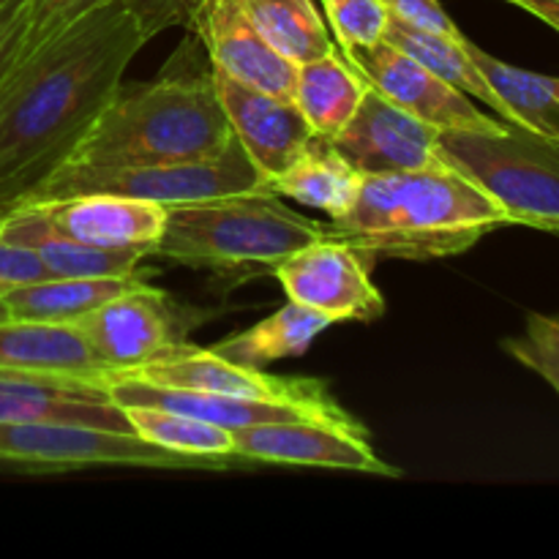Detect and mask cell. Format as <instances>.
Masks as SVG:
<instances>
[{
	"label": "cell",
	"instance_id": "obj_27",
	"mask_svg": "<svg viewBox=\"0 0 559 559\" xmlns=\"http://www.w3.org/2000/svg\"><path fill=\"white\" fill-rule=\"evenodd\" d=\"M243 9L267 44L295 66L338 52L331 27L311 0H243Z\"/></svg>",
	"mask_w": 559,
	"mask_h": 559
},
{
	"label": "cell",
	"instance_id": "obj_16",
	"mask_svg": "<svg viewBox=\"0 0 559 559\" xmlns=\"http://www.w3.org/2000/svg\"><path fill=\"white\" fill-rule=\"evenodd\" d=\"M0 424H71L131 431L126 413L109 399L104 377L0 374Z\"/></svg>",
	"mask_w": 559,
	"mask_h": 559
},
{
	"label": "cell",
	"instance_id": "obj_21",
	"mask_svg": "<svg viewBox=\"0 0 559 559\" xmlns=\"http://www.w3.org/2000/svg\"><path fill=\"white\" fill-rule=\"evenodd\" d=\"M147 284L142 273L131 276H80V278H41L22 284L3 295L14 320L38 322H76L96 311L107 300Z\"/></svg>",
	"mask_w": 559,
	"mask_h": 559
},
{
	"label": "cell",
	"instance_id": "obj_2",
	"mask_svg": "<svg viewBox=\"0 0 559 559\" xmlns=\"http://www.w3.org/2000/svg\"><path fill=\"white\" fill-rule=\"evenodd\" d=\"M233 136L213 71L164 74L136 85L120 82L69 156L14 205L66 200L91 180L123 169L211 158Z\"/></svg>",
	"mask_w": 559,
	"mask_h": 559
},
{
	"label": "cell",
	"instance_id": "obj_34",
	"mask_svg": "<svg viewBox=\"0 0 559 559\" xmlns=\"http://www.w3.org/2000/svg\"><path fill=\"white\" fill-rule=\"evenodd\" d=\"M31 0H5L0 5V76L14 63L27 27Z\"/></svg>",
	"mask_w": 559,
	"mask_h": 559
},
{
	"label": "cell",
	"instance_id": "obj_31",
	"mask_svg": "<svg viewBox=\"0 0 559 559\" xmlns=\"http://www.w3.org/2000/svg\"><path fill=\"white\" fill-rule=\"evenodd\" d=\"M140 25L142 36L151 41L153 36L164 33L167 27H189L200 0H120Z\"/></svg>",
	"mask_w": 559,
	"mask_h": 559
},
{
	"label": "cell",
	"instance_id": "obj_8",
	"mask_svg": "<svg viewBox=\"0 0 559 559\" xmlns=\"http://www.w3.org/2000/svg\"><path fill=\"white\" fill-rule=\"evenodd\" d=\"M273 276L289 300L322 311L333 322H374L388 309L364 257L344 240L320 238L293 251L273 267Z\"/></svg>",
	"mask_w": 559,
	"mask_h": 559
},
{
	"label": "cell",
	"instance_id": "obj_24",
	"mask_svg": "<svg viewBox=\"0 0 559 559\" xmlns=\"http://www.w3.org/2000/svg\"><path fill=\"white\" fill-rule=\"evenodd\" d=\"M467 49L491 91L506 104L508 123L524 126V129L559 140V76L516 69V66L484 52L473 41L467 44Z\"/></svg>",
	"mask_w": 559,
	"mask_h": 559
},
{
	"label": "cell",
	"instance_id": "obj_6",
	"mask_svg": "<svg viewBox=\"0 0 559 559\" xmlns=\"http://www.w3.org/2000/svg\"><path fill=\"white\" fill-rule=\"evenodd\" d=\"M211 311L183 306L164 289L142 284L76 320L107 374H123L189 338Z\"/></svg>",
	"mask_w": 559,
	"mask_h": 559
},
{
	"label": "cell",
	"instance_id": "obj_20",
	"mask_svg": "<svg viewBox=\"0 0 559 559\" xmlns=\"http://www.w3.org/2000/svg\"><path fill=\"white\" fill-rule=\"evenodd\" d=\"M360 183L364 175L331 142L314 136L282 175L267 180L265 189L311 211H322L328 218H338L355 205Z\"/></svg>",
	"mask_w": 559,
	"mask_h": 559
},
{
	"label": "cell",
	"instance_id": "obj_15",
	"mask_svg": "<svg viewBox=\"0 0 559 559\" xmlns=\"http://www.w3.org/2000/svg\"><path fill=\"white\" fill-rule=\"evenodd\" d=\"M213 80L235 140L267 180L282 175L317 136L293 98L240 85L218 71Z\"/></svg>",
	"mask_w": 559,
	"mask_h": 559
},
{
	"label": "cell",
	"instance_id": "obj_32",
	"mask_svg": "<svg viewBox=\"0 0 559 559\" xmlns=\"http://www.w3.org/2000/svg\"><path fill=\"white\" fill-rule=\"evenodd\" d=\"M382 3L388 5L391 16L413 27H420V31H431L451 38L464 36L456 22L448 16V11L442 9L440 0H382Z\"/></svg>",
	"mask_w": 559,
	"mask_h": 559
},
{
	"label": "cell",
	"instance_id": "obj_9",
	"mask_svg": "<svg viewBox=\"0 0 559 559\" xmlns=\"http://www.w3.org/2000/svg\"><path fill=\"white\" fill-rule=\"evenodd\" d=\"M344 58L364 76L366 85L380 91L388 102L402 107L404 112L435 126L437 131H497L508 126L502 118L486 115L475 104V98L448 85L435 71H429L413 55L402 52L393 44L380 41L377 47L344 55Z\"/></svg>",
	"mask_w": 559,
	"mask_h": 559
},
{
	"label": "cell",
	"instance_id": "obj_22",
	"mask_svg": "<svg viewBox=\"0 0 559 559\" xmlns=\"http://www.w3.org/2000/svg\"><path fill=\"white\" fill-rule=\"evenodd\" d=\"M331 325L333 320L328 314L289 300L271 317L224 338L211 349L227 358L229 364L246 366V369H265L267 364H276V360L300 358L311 347V342Z\"/></svg>",
	"mask_w": 559,
	"mask_h": 559
},
{
	"label": "cell",
	"instance_id": "obj_4",
	"mask_svg": "<svg viewBox=\"0 0 559 559\" xmlns=\"http://www.w3.org/2000/svg\"><path fill=\"white\" fill-rule=\"evenodd\" d=\"M320 238V222L300 216L273 191L254 189L169 205L151 257L218 273L273 271L284 257Z\"/></svg>",
	"mask_w": 559,
	"mask_h": 559
},
{
	"label": "cell",
	"instance_id": "obj_17",
	"mask_svg": "<svg viewBox=\"0 0 559 559\" xmlns=\"http://www.w3.org/2000/svg\"><path fill=\"white\" fill-rule=\"evenodd\" d=\"M60 235L102 249H134L153 254L164 235L167 207L151 200L104 194H74L55 202H33Z\"/></svg>",
	"mask_w": 559,
	"mask_h": 559
},
{
	"label": "cell",
	"instance_id": "obj_37",
	"mask_svg": "<svg viewBox=\"0 0 559 559\" xmlns=\"http://www.w3.org/2000/svg\"><path fill=\"white\" fill-rule=\"evenodd\" d=\"M5 3V0H0V5H3Z\"/></svg>",
	"mask_w": 559,
	"mask_h": 559
},
{
	"label": "cell",
	"instance_id": "obj_13",
	"mask_svg": "<svg viewBox=\"0 0 559 559\" xmlns=\"http://www.w3.org/2000/svg\"><path fill=\"white\" fill-rule=\"evenodd\" d=\"M109 399L118 407H158L191 418L211 420L227 429H246L260 424H287V420H320V424L360 426L342 404H298L273 402V399L222 396V393L180 391V388L153 385V382L129 380V377H104Z\"/></svg>",
	"mask_w": 559,
	"mask_h": 559
},
{
	"label": "cell",
	"instance_id": "obj_26",
	"mask_svg": "<svg viewBox=\"0 0 559 559\" xmlns=\"http://www.w3.org/2000/svg\"><path fill=\"white\" fill-rule=\"evenodd\" d=\"M385 41L399 47L402 52L413 55L418 63H424L426 69L435 71L440 80H445L448 85L459 87L462 93H467L475 102H484L486 107H491L497 112V118H502L508 123V109L500 102L491 85L486 82V76L480 74V69L475 66L473 55H469L467 44L469 38H451L440 36V33L420 31V27L407 25V22L391 16L385 27Z\"/></svg>",
	"mask_w": 559,
	"mask_h": 559
},
{
	"label": "cell",
	"instance_id": "obj_3",
	"mask_svg": "<svg viewBox=\"0 0 559 559\" xmlns=\"http://www.w3.org/2000/svg\"><path fill=\"white\" fill-rule=\"evenodd\" d=\"M508 213L475 180L445 162L407 173L369 175L344 216L320 222L369 260H440L473 249L486 233L506 227Z\"/></svg>",
	"mask_w": 559,
	"mask_h": 559
},
{
	"label": "cell",
	"instance_id": "obj_29",
	"mask_svg": "<svg viewBox=\"0 0 559 559\" xmlns=\"http://www.w3.org/2000/svg\"><path fill=\"white\" fill-rule=\"evenodd\" d=\"M502 347L559 393V320L533 314L522 336L506 338Z\"/></svg>",
	"mask_w": 559,
	"mask_h": 559
},
{
	"label": "cell",
	"instance_id": "obj_11",
	"mask_svg": "<svg viewBox=\"0 0 559 559\" xmlns=\"http://www.w3.org/2000/svg\"><path fill=\"white\" fill-rule=\"evenodd\" d=\"M129 380L153 382L164 388H180V391L222 393V396H246V399H273V402H298V404H336L320 380H298V377H273L262 369H246V366L229 364L227 358L213 349L194 347L191 342L167 349L158 358L123 371Z\"/></svg>",
	"mask_w": 559,
	"mask_h": 559
},
{
	"label": "cell",
	"instance_id": "obj_10",
	"mask_svg": "<svg viewBox=\"0 0 559 559\" xmlns=\"http://www.w3.org/2000/svg\"><path fill=\"white\" fill-rule=\"evenodd\" d=\"M235 453L243 462L289 464V467L349 469V473L396 478L399 469L377 456L360 426L287 420L235 429Z\"/></svg>",
	"mask_w": 559,
	"mask_h": 559
},
{
	"label": "cell",
	"instance_id": "obj_12",
	"mask_svg": "<svg viewBox=\"0 0 559 559\" xmlns=\"http://www.w3.org/2000/svg\"><path fill=\"white\" fill-rule=\"evenodd\" d=\"M331 142L364 178L440 164V131L366 85L353 120Z\"/></svg>",
	"mask_w": 559,
	"mask_h": 559
},
{
	"label": "cell",
	"instance_id": "obj_1",
	"mask_svg": "<svg viewBox=\"0 0 559 559\" xmlns=\"http://www.w3.org/2000/svg\"><path fill=\"white\" fill-rule=\"evenodd\" d=\"M145 44L131 11L112 0L9 66L0 76V211L69 156Z\"/></svg>",
	"mask_w": 559,
	"mask_h": 559
},
{
	"label": "cell",
	"instance_id": "obj_5",
	"mask_svg": "<svg viewBox=\"0 0 559 559\" xmlns=\"http://www.w3.org/2000/svg\"><path fill=\"white\" fill-rule=\"evenodd\" d=\"M440 162L500 202L511 224L559 235V140L508 123L497 131H440Z\"/></svg>",
	"mask_w": 559,
	"mask_h": 559
},
{
	"label": "cell",
	"instance_id": "obj_14",
	"mask_svg": "<svg viewBox=\"0 0 559 559\" xmlns=\"http://www.w3.org/2000/svg\"><path fill=\"white\" fill-rule=\"evenodd\" d=\"M189 27L205 44L213 71L240 85L293 98L298 66L257 31L243 0H200Z\"/></svg>",
	"mask_w": 559,
	"mask_h": 559
},
{
	"label": "cell",
	"instance_id": "obj_36",
	"mask_svg": "<svg viewBox=\"0 0 559 559\" xmlns=\"http://www.w3.org/2000/svg\"><path fill=\"white\" fill-rule=\"evenodd\" d=\"M5 320H11V311H9V306H5V300L0 298V322H5Z\"/></svg>",
	"mask_w": 559,
	"mask_h": 559
},
{
	"label": "cell",
	"instance_id": "obj_35",
	"mask_svg": "<svg viewBox=\"0 0 559 559\" xmlns=\"http://www.w3.org/2000/svg\"><path fill=\"white\" fill-rule=\"evenodd\" d=\"M508 3L530 11V14L544 20L546 25H551L559 33V0H508Z\"/></svg>",
	"mask_w": 559,
	"mask_h": 559
},
{
	"label": "cell",
	"instance_id": "obj_7",
	"mask_svg": "<svg viewBox=\"0 0 559 559\" xmlns=\"http://www.w3.org/2000/svg\"><path fill=\"white\" fill-rule=\"evenodd\" d=\"M0 462L27 469L76 467H156L213 469L200 459L178 456L140 440L131 431L71 424H0Z\"/></svg>",
	"mask_w": 559,
	"mask_h": 559
},
{
	"label": "cell",
	"instance_id": "obj_30",
	"mask_svg": "<svg viewBox=\"0 0 559 559\" xmlns=\"http://www.w3.org/2000/svg\"><path fill=\"white\" fill-rule=\"evenodd\" d=\"M104 3H112V0H31L25 38H22V47L16 52V58L33 52L38 44L52 38L63 27L74 25L76 20H82V16L91 14L93 9H98Z\"/></svg>",
	"mask_w": 559,
	"mask_h": 559
},
{
	"label": "cell",
	"instance_id": "obj_18",
	"mask_svg": "<svg viewBox=\"0 0 559 559\" xmlns=\"http://www.w3.org/2000/svg\"><path fill=\"white\" fill-rule=\"evenodd\" d=\"M0 235L9 243L25 246L41 260L49 278L131 276L140 273L145 251L102 249L60 235L38 205H11L0 211Z\"/></svg>",
	"mask_w": 559,
	"mask_h": 559
},
{
	"label": "cell",
	"instance_id": "obj_33",
	"mask_svg": "<svg viewBox=\"0 0 559 559\" xmlns=\"http://www.w3.org/2000/svg\"><path fill=\"white\" fill-rule=\"evenodd\" d=\"M41 278H49L41 260H38L31 249L9 243V240L0 235V298H3L9 289L22 287V284L41 282Z\"/></svg>",
	"mask_w": 559,
	"mask_h": 559
},
{
	"label": "cell",
	"instance_id": "obj_23",
	"mask_svg": "<svg viewBox=\"0 0 559 559\" xmlns=\"http://www.w3.org/2000/svg\"><path fill=\"white\" fill-rule=\"evenodd\" d=\"M366 93V82L342 52L298 66L293 102L317 136L333 140L353 120Z\"/></svg>",
	"mask_w": 559,
	"mask_h": 559
},
{
	"label": "cell",
	"instance_id": "obj_25",
	"mask_svg": "<svg viewBox=\"0 0 559 559\" xmlns=\"http://www.w3.org/2000/svg\"><path fill=\"white\" fill-rule=\"evenodd\" d=\"M129 418L131 431L151 445L164 448L178 456L200 459L213 469H229L235 462H243L235 453V431L211 420L191 418L158 407H120Z\"/></svg>",
	"mask_w": 559,
	"mask_h": 559
},
{
	"label": "cell",
	"instance_id": "obj_28",
	"mask_svg": "<svg viewBox=\"0 0 559 559\" xmlns=\"http://www.w3.org/2000/svg\"><path fill=\"white\" fill-rule=\"evenodd\" d=\"M322 11L342 55L364 52L385 41L391 11L382 0H322Z\"/></svg>",
	"mask_w": 559,
	"mask_h": 559
},
{
	"label": "cell",
	"instance_id": "obj_19",
	"mask_svg": "<svg viewBox=\"0 0 559 559\" xmlns=\"http://www.w3.org/2000/svg\"><path fill=\"white\" fill-rule=\"evenodd\" d=\"M0 374L104 377V366L74 322H0Z\"/></svg>",
	"mask_w": 559,
	"mask_h": 559
}]
</instances>
